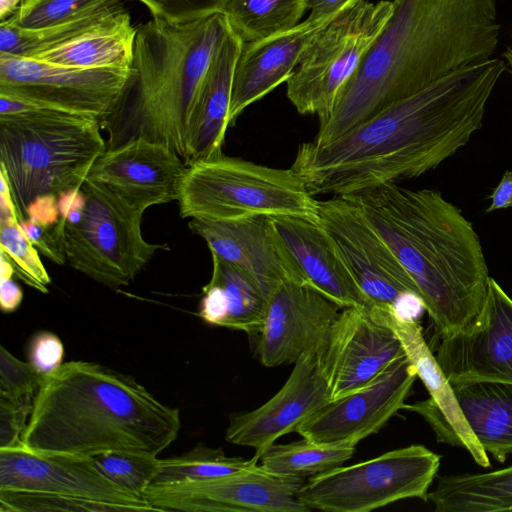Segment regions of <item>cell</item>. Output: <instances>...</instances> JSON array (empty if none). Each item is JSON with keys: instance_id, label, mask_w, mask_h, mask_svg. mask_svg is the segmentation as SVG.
Masks as SVG:
<instances>
[{"instance_id": "cell-1", "label": "cell", "mask_w": 512, "mask_h": 512, "mask_svg": "<svg viewBox=\"0 0 512 512\" xmlns=\"http://www.w3.org/2000/svg\"><path fill=\"white\" fill-rule=\"evenodd\" d=\"M506 65L460 68L398 100L336 140L301 144L290 167L313 196H344L419 177L465 146L482 127Z\"/></svg>"}, {"instance_id": "cell-2", "label": "cell", "mask_w": 512, "mask_h": 512, "mask_svg": "<svg viewBox=\"0 0 512 512\" xmlns=\"http://www.w3.org/2000/svg\"><path fill=\"white\" fill-rule=\"evenodd\" d=\"M497 0H393V12L319 123L326 144L448 74L491 58L499 41Z\"/></svg>"}, {"instance_id": "cell-3", "label": "cell", "mask_w": 512, "mask_h": 512, "mask_svg": "<svg viewBox=\"0 0 512 512\" xmlns=\"http://www.w3.org/2000/svg\"><path fill=\"white\" fill-rule=\"evenodd\" d=\"M349 196L415 282L439 337L465 328L482 306L490 276L461 210L437 190L397 183Z\"/></svg>"}, {"instance_id": "cell-4", "label": "cell", "mask_w": 512, "mask_h": 512, "mask_svg": "<svg viewBox=\"0 0 512 512\" xmlns=\"http://www.w3.org/2000/svg\"><path fill=\"white\" fill-rule=\"evenodd\" d=\"M180 427L179 409L162 403L132 376L75 360L45 377L21 440L41 452L158 456Z\"/></svg>"}, {"instance_id": "cell-5", "label": "cell", "mask_w": 512, "mask_h": 512, "mask_svg": "<svg viewBox=\"0 0 512 512\" xmlns=\"http://www.w3.org/2000/svg\"><path fill=\"white\" fill-rule=\"evenodd\" d=\"M230 29L222 13L184 23L153 18L137 27L125 85L103 122L129 128L128 138L143 136L166 144L186 164L191 115Z\"/></svg>"}, {"instance_id": "cell-6", "label": "cell", "mask_w": 512, "mask_h": 512, "mask_svg": "<svg viewBox=\"0 0 512 512\" xmlns=\"http://www.w3.org/2000/svg\"><path fill=\"white\" fill-rule=\"evenodd\" d=\"M98 119L32 105L0 115V170L19 221L36 198L80 188L106 143Z\"/></svg>"}, {"instance_id": "cell-7", "label": "cell", "mask_w": 512, "mask_h": 512, "mask_svg": "<svg viewBox=\"0 0 512 512\" xmlns=\"http://www.w3.org/2000/svg\"><path fill=\"white\" fill-rule=\"evenodd\" d=\"M177 201L182 218L227 221L284 215L318 220V200L291 168L223 153L186 165Z\"/></svg>"}, {"instance_id": "cell-8", "label": "cell", "mask_w": 512, "mask_h": 512, "mask_svg": "<svg viewBox=\"0 0 512 512\" xmlns=\"http://www.w3.org/2000/svg\"><path fill=\"white\" fill-rule=\"evenodd\" d=\"M0 511H156L110 480L93 457L0 448Z\"/></svg>"}, {"instance_id": "cell-9", "label": "cell", "mask_w": 512, "mask_h": 512, "mask_svg": "<svg viewBox=\"0 0 512 512\" xmlns=\"http://www.w3.org/2000/svg\"><path fill=\"white\" fill-rule=\"evenodd\" d=\"M85 207L75 224L63 223L66 261L75 270L110 288L128 285L166 244L147 242L141 231L144 210L104 184L87 177Z\"/></svg>"}, {"instance_id": "cell-10", "label": "cell", "mask_w": 512, "mask_h": 512, "mask_svg": "<svg viewBox=\"0 0 512 512\" xmlns=\"http://www.w3.org/2000/svg\"><path fill=\"white\" fill-rule=\"evenodd\" d=\"M392 12L393 1L354 0L313 37L286 81L300 114H315L319 123L329 118Z\"/></svg>"}, {"instance_id": "cell-11", "label": "cell", "mask_w": 512, "mask_h": 512, "mask_svg": "<svg viewBox=\"0 0 512 512\" xmlns=\"http://www.w3.org/2000/svg\"><path fill=\"white\" fill-rule=\"evenodd\" d=\"M441 456L420 444L310 477L298 492L311 511L369 512L399 500H428Z\"/></svg>"}, {"instance_id": "cell-12", "label": "cell", "mask_w": 512, "mask_h": 512, "mask_svg": "<svg viewBox=\"0 0 512 512\" xmlns=\"http://www.w3.org/2000/svg\"><path fill=\"white\" fill-rule=\"evenodd\" d=\"M318 222L332 239L368 306L417 320L426 310L413 279L349 195L318 200Z\"/></svg>"}, {"instance_id": "cell-13", "label": "cell", "mask_w": 512, "mask_h": 512, "mask_svg": "<svg viewBox=\"0 0 512 512\" xmlns=\"http://www.w3.org/2000/svg\"><path fill=\"white\" fill-rule=\"evenodd\" d=\"M129 68H74L0 53V95L98 119L111 114Z\"/></svg>"}, {"instance_id": "cell-14", "label": "cell", "mask_w": 512, "mask_h": 512, "mask_svg": "<svg viewBox=\"0 0 512 512\" xmlns=\"http://www.w3.org/2000/svg\"><path fill=\"white\" fill-rule=\"evenodd\" d=\"M304 478L272 474L259 465L201 481L152 483L142 497L156 511L309 512L299 500Z\"/></svg>"}, {"instance_id": "cell-15", "label": "cell", "mask_w": 512, "mask_h": 512, "mask_svg": "<svg viewBox=\"0 0 512 512\" xmlns=\"http://www.w3.org/2000/svg\"><path fill=\"white\" fill-rule=\"evenodd\" d=\"M417 377L415 367L403 353L363 386L330 400L296 433L318 444L357 445L379 432L403 409Z\"/></svg>"}, {"instance_id": "cell-16", "label": "cell", "mask_w": 512, "mask_h": 512, "mask_svg": "<svg viewBox=\"0 0 512 512\" xmlns=\"http://www.w3.org/2000/svg\"><path fill=\"white\" fill-rule=\"evenodd\" d=\"M435 358L451 385L495 381L512 384V299L490 277L476 317L439 337Z\"/></svg>"}, {"instance_id": "cell-17", "label": "cell", "mask_w": 512, "mask_h": 512, "mask_svg": "<svg viewBox=\"0 0 512 512\" xmlns=\"http://www.w3.org/2000/svg\"><path fill=\"white\" fill-rule=\"evenodd\" d=\"M403 353L394 331L366 306L342 308L320 354L331 400L363 386Z\"/></svg>"}, {"instance_id": "cell-18", "label": "cell", "mask_w": 512, "mask_h": 512, "mask_svg": "<svg viewBox=\"0 0 512 512\" xmlns=\"http://www.w3.org/2000/svg\"><path fill=\"white\" fill-rule=\"evenodd\" d=\"M321 350L302 354L287 381L260 407L231 414L225 432L229 443L256 453L292 432L331 400L320 363Z\"/></svg>"}, {"instance_id": "cell-19", "label": "cell", "mask_w": 512, "mask_h": 512, "mask_svg": "<svg viewBox=\"0 0 512 512\" xmlns=\"http://www.w3.org/2000/svg\"><path fill=\"white\" fill-rule=\"evenodd\" d=\"M342 307L316 290L286 282L269 299L256 354L266 367L294 364L307 351L323 350Z\"/></svg>"}, {"instance_id": "cell-20", "label": "cell", "mask_w": 512, "mask_h": 512, "mask_svg": "<svg viewBox=\"0 0 512 512\" xmlns=\"http://www.w3.org/2000/svg\"><path fill=\"white\" fill-rule=\"evenodd\" d=\"M367 308L377 321L394 331L430 395L426 400L405 403L403 409L421 415L438 442L464 448L479 466L490 467L488 454L468 427L452 385L426 343L419 322L400 318L389 308Z\"/></svg>"}, {"instance_id": "cell-21", "label": "cell", "mask_w": 512, "mask_h": 512, "mask_svg": "<svg viewBox=\"0 0 512 512\" xmlns=\"http://www.w3.org/2000/svg\"><path fill=\"white\" fill-rule=\"evenodd\" d=\"M185 167L184 160L166 144L135 136L107 148L93 164L88 178L146 211L177 200Z\"/></svg>"}, {"instance_id": "cell-22", "label": "cell", "mask_w": 512, "mask_h": 512, "mask_svg": "<svg viewBox=\"0 0 512 512\" xmlns=\"http://www.w3.org/2000/svg\"><path fill=\"white\" fill-rule=\"evenodd\" d=\"M189 228L204 239L210 253L251 275L269 299L286 282L299 276L277 238L269 216L212 221L191 219Z\"/></svg>"}, {"instance_id": "cell-23", "label": "cell", "mask_w": 512, "mask_h": 512, "mask_svg": "<svg viewBox=\"0 0 512 512\" xmlns=\"http://www.w3.org/2000/svg\"><path fill=\"white\" fill-rule=\"evenodd\" d=\"M269 218L302 285L342 308L368 306L343 257L318 220L284 215Z\"/></svg>"}, {"instance_id": "cell-24", "label": "cell", "mask_w": 512, "mask_h": 512, "mask_svg": "<svg viewBox=\"0 0 512 512\" xmlns=\"http://www.w3.org/2000/svg\"><path fill=\"white\" fill-rule=\"evenodd\" d=\"M340 11L317 20L307 18L283 33L243 43L233 74L230 125L245 108L288 80L313 37Z\"/></svg>"}, {"instance_id": "cell-25", "label": "cell", "mask_w": 512, "mask_h": 512, "mask_svg": "<svg viewBox=\"0 0 512 512\" xmlns=\"http://www.w3.org/2000/svg\"><path fill=\"white\" fill-rule=\"evenodd\" d=\"M242 46L243 41L230 29L211 61L189 123L186 165L223 153L233 74Z\"/></svg>"}, {"instance_id": "cell-26", "label": "cell", "mask_w": 512, "mask_h": 512, "mask_svg": "<svg viewBox=\"0 0 512 512\" xmlns=\"http://www.w3.org/2000/svg\"><path fill=\"white\" fill-rule=\"evenodd\" d=\"M212 274L203 287L198 315L206 323L257 336L268 298L255 279L240 267L212 254Z\"/></svg>"}, {"instance_id": "cell-27", "label": "cell", "mask_w": 512, "mask_h": 512, "mask_svg": "<svg viewBox=\"0 0 512 512\" xmlns=\"http://www.w3.org/2000/svg\"><path fill=\"white\" fill-rule=\"evenodd\" d=\"M463 417L482 448L500 463L512 454V384L476 381L452 385Z\"/></svg>"}, {"instance_id": "cell-28", "label": "cell", "mask_w": 512, "mask_h": 512, "mask_svg": "<svg viewBox=\"0 0 512 512\" xmlns=\"http://www.w3.org/2000/svg\"><path fill=\"white\" fill-rule=\"evenodd\" d=\"M137 28L125 11L116 21L29 58L74 68H129Z\"/></svg>"}, {"instance_id": "cell-29", "label": "cell", "mask_w": 512, "mask_h": 512, "mask_svg": "<svg viewBox=\"0 0 512 512\" xmlns=\"http://www.w3.org/2000/svg\"><path fill=\"white\" fill-rule=\"evenodd\" d=\"M428 500L436 512L512 511V465L486 473L442 476Z\"/></svg>"}, {"instance_id": "cell-30", "label": "cell", "mask_w": 512, "mask_h": 512, "mask_svg": "<svg viewBox=\"0 0 512 512\" xmlns=\"http://www.w3.org/2000/svg\"><path fill=\"white\" fill-rule=\"evenodd\" d=\"M125 10L113 2L70 21L42 29H23L8 21L0 23V53L32 57L116 21Z\"/></svg>"}, {"instance_id": "cell-31", "label": "cell", "mask_w": 512, "mask_h": 512, "mask_svg": "<svg viewBox=\"0 0 512 512\" xmlns=\"http://www.w3.org/2000/svg\"><path fill=\"white\" fill-rule=\"evenodd\" d=\"M355 447L349 443L318 444L302 437L287 444L273 443L255 455L258 465L272 474L305 479L342 466Z\"/></svg>"}, {"instance_id": "cell-32", "label": "cell", "mask_w": 512, "mask_h": 512, "mask_svg": "<svg viewBox=\"0 0 512 512\" xmlns=\"http://www.w3.org/2000/svg\"><path fill=\"white\" fill-rule=\"evenodd\" d=\"M307 10L305 0H226L222 14L243 43L294 28Z\"/></svg>"}, {"instance_id": "cell-33", "label": "cell", "mask_w": 512, "mask_h": 512, "mask_svg": "<svg viewBox=\"0 0 512 512\" xmlns=\"http://www.w3.org/2000/svg\"><path fill=\"white\" fill-rule=\"evenodd\" d=\"M258 465V457H230L221 448L198 443L191 450L170 458L160 459L153 483L168 484L214 479Z\"/></svg>"}, {"instance_id": "cell-34", "label": "cell", "mask_w": 512, "mask_h": 512, "mask_svg": "<svg viewBox=\"0 0 512 512\" xmlns=\"http://www.w3.org/2000/svg\"><path fill=\"white\" fill-rule=\"evenodd\" d=\"M0 248L18 279L39 292H48L51 278L40 260L39 251L25 236L18 218L0 220Z\"/></svg>"}, {"instance_id": "cell-35", "label": "cell", "mask_w": 512, "mask_h": 512, "mask_svg": "<svg viewBox=\"0 0 512 512\" xmlns=\"http://www.w3.org/2000/svg\"><path fill=\"white\" fill-rule=\"evenodd\" d=\"M93 458L110 480L140 496L153 483L160 462L157 456L127 451H108Z\"/></svg>"}, {"instance_id": "cell-36", "label": "cell", "mask_w": 512, "mask_h": 512, "mask_svg": "<svg viewBox=\"0 0 512 512\" xmlns=\"http://www.w3.org/2000/svg\"><path fill=\"white\" fill-rule=\"evenodd\" d=\"M119 0H22L6 21L23 29H42L70 21ZM5 21V20H4Z\"/></svg>"}, {"instance_id": "cell-37", "label": "cell", "mask_w": 512, "mask_h": 512, "mask_svg": "<svg viewBox=\"0 0 512 512\" xmlns=\"http://www.w3.org/2000/svg\"><path fill=\"white\" fill-rule=\"evenodd\" d=\"M45 377L29 362L0 347V395L13 399H34Z\"/></svg>"}, {"instance_id": "cell-38", "label": "cell", "mask_w": 512, "mask_h": 512, "mask_svg": "<svg viewBox=\"0 0 512 512\" xmlns=\"http://www.w3.org/2000/svg\"><path fill=\"white\" fill-rule=\"evenodd\" d=\"M144 4L153 18L184 23L221 13L226 0H137Z\"/></svg>"}, {"instance_id": "cell-39", "label": "cell", "mask_w": 512, "mask_h": 512, "mask_svg": "<svg viewBox=\"0 0 512 512\" xmlns=\"http://www.w3.org/2000/svg\"><path fill=\"white\" fill-rule=\"evenodd\" d=\"M34 399H13L0 395V448L22 442L21 435L32 412Z\"/></svg>"}, {"instance_id": "cell-40", "label": "cell", "mask_w": 512, "mask_h": 512, "mask_svg": "<svg viewBox=\"0 0 512 512\" xmlns=\"http://www.w3.org/2000/svg\"><path fill=\"white\" fill-rule=\"evenodd\" d=\"M27 357L32 367L46 377L63 364V343L52 332H37L28 342Z\"/></svg>"}, {"instance_id": "cell-41", "label": "cell", "mask_w": 512, "mask_h": 512, "mask_svg": "<svg viewBox=\"0 0 512 512\" xmlns=\"http://www.w3.org/2000/svg\"><path fill=\"white\" fill-rule=\"evenodd\" d=\"M19 222L27 239L41 254L60 265L67 262L63 246V224L61 221L48 227L39 225L27 218Z\"/></svg>"}, {"instance_id": "cell-42", "label": "cell", "mask_w": 512, "mask_h": 512, "mask_svg": "<svg viewBox=\"0 0 512 512\" xmlns=\"http://www.w3.org/2000/svg\"><path fill=\"white\" fill-rule=\"evenodd\" d=\"M42 226H54L60 221L58 197L42 196L34 199L26 209L25 219Z\"/></svg>"}, {"instance_id": "cell-43", "label": "cell", "mask_w": 512, "mask_h": 512, "mask_svg": "<svg viewBox=\"0 0 512 512\" xmlns=\"http://www.w3.org/2000/svg\"><path fill=\"white\" fill-rule=\"evenodd\" d=\"M23 300L20 286L12 277H0V306L4 313H12L18 309Z\"/></svg>"}, {"instance_id": "cell-44", "label": "cell", "mask_w": 512, "mask_h": 512, "mask_svg": "<svg viewBox=\"0 0 512 512\" xmlns=\"http://www.w3.org/2000/svg\"><path fill=\"white\" fill-rule=\"evenodd\" d=\"M489 198L491 204L486 209L487 213L512 207V171H506L503 174Z\"/></svg>"}, {"instance_id": "cell-45", "label": "cell", "mask_w": 512, "mask_h": 512, "mask_svg": "<svg viewBox=\"0 0 512 512\" xmlns=\"http://www.w3.org/2000/svg\"><path fill=\"white\" fill-rule=\"evenodd\" d=\"M306 7L310 10L308 16L311 20H317L332 15L354 0H305Z\"/></svg>"}, {"instance_id": "cell-46", "label": "cell", "mask_w": 512, "mask_h": 512, "mask_svg": "<svg viewBox=\"0 0 512 512\" xmlns=\"http://www.w3.org/2000/svg\"><path fill=\"white\" fill-rule=\"evenodd\" d=\"M22 0H0V18L4 21L11 17L19 8Z\"/></svg>"}, {"instance_id": "cell-47", "label": "cell", "mask_w": 512, "mask_h": 512, "mask_svg": "<svg viewBox=\"0 0 512 512\" xmlns=\"http://www.w3.org/2000/svg\"><path fill=\"white\" fill-rule=\"evenodd\" d=\"M14 269L4 255L1 254L0 277H12Z\"/></svg>"}, {"instance_id": "cell-48", "label": "cell", "mask_w": 512, "mask_h": 512, "mask_svg": "<svg viewBox=\"0 0 512 512\" xmlns=\"http://www.w3.org/2000/svg\"><path fill=\"white\" fill-rule=\"evenodd\" d=\"M503 56L505 57L507 64L510 66L512 73V47L507 48Z\"/></svg>"}]
</instances>
